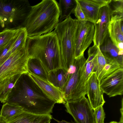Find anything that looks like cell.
Returning a JSON list of instances; mask_svg holds the SVG:
<instances>
[{"instance_id": "cell-1", "label": "cell", "mask_w": 123, "mask_h": 123, "mask_svg": "<svg viewBox=\"0 0 123 123\" xmlns=\"http://www.w3.org/2000/svg\"><path fill=\"white\" fill-rule=\"evenodd\" d=\"M6 102L18 105L25 111L39 115L52 113L55 104L43 92L28 74L21 75Z\"/></svg>"}, {"instance_id": "cell-2", "label": "cell", "mask_w": 123, "mask_h": 123, "mask_svg": "<svg viewBox=\"0 0 123 123\" xmlns=\"http://www.w3.org/2000/svg\"><path fill=\"white\" fill-rule=\"evenodd\" d=\"M25 47L29 57L39 59L48 72L61 68L59 39L54 31L27 37Z\"/></svg>"}, {"instance_id": "cell-3", "label": "cell", "mask_w": 123, "mask_h": 123, "mask_svg": "<svg viewBox=\"0 0 123 123\" xmlns=\"http://www.w3.org/2000/svg\"><path fill=\"white\" fill-rule=\"evenodd\" d=\"M25 25L27 36H38L50 32L59 22L58 3L55 0H43L31 6Z\"/></svg>"}, {"instance_id": "cell-4", "label": "cell", "mask_w": 123, "mask_h": 123, "mask_svg": "<svg viewBox=\"0 0 123 123\" xmlns=\"http://www.w3.org/2000/svg\"><path fill=\"white\" fill-rule=\"evenodd\" d=\"M31 6L27 0H0V32L25 28Z\"/></svg>"}, {"instance_id": "cell-5", "label": "cell", "mask_w": 123, "mask_h": 123, "mask_svg": "<svg viewBox=\"0 0 123 123\" xmlns=\"http://www.w3.org/2000/svg\"><path fill=\"white\" fill-rule=\"evenodd\" d=\"M79 21L70 16L59 22L55 29L60 48L61 68L67 71L75 61V39Z\"/></svg>"}, {"instance_id": "cell-6", "label": "cell", "mask_w": 123, "mask_h": 123, "mask_svg": "<svg viewBox=\"0 0 123 123\" xmlns=\"http://www.w3.org/2000/svg\"><path fill=\"white\" fill-rule=\"evenodd\" d=\"M29 58L25 47L11 54L0 66V81L17 74H28Z\"/></svg>"}, {"instance_id": "cell-7", "label": "cell", "mask_w": 123, "mask_h": 123, "mask_svg": "<svg viewBox=\"0 0 123 123\" xmlns=\"http://www.w3.org/2000/svg\"><path fill=\"white\" fill-rule=\"evenodd\" d=\"M85 96L66 101L65 104L66 111L72 116L76 123H96L93 110Z\"/></svg>"}, {"instance_id": "cell-8", "label": "cell", "mask_w": 123, "mask_h": 123, "mask_svg": "<svg viewBox=\"0 0 123 123\" xmlns=\"http://www.w3.org/2000/svg\"><path fill=\"white\" fill-rule=\"evenodd\" d=\"M86 59L84 55L75 59L67 71L68 74L63 93L66 101H73L74 92L82 73Z\"/></svg>"}, {"instance_id": "cell-9", "label": "cell", "mask_w": 123, "mask_h": 123, "mask_svg": "<svg viewBox=\"0 0 123 123\" xmlns=\"http://www.w3.org/2000/svg\"><path fill=\"white\" fill-rule=\"evenodd\" d=\"M94 32V24L87 21H79L75 37V59L84 55L93 41Z\"/></svg>"}, {"instance_id": "cell-10", "label": "cell", "mask_w": 123, "mask_h": 123, "mask_svg": "<svg viewBox=\"0 0 123 123\" xmlns=\"http://www.w3.org/2000/svg\"><path fill=\"white\" fill-rule=\"evenodd\" d=\"M100 87L110 97L123 94V68H120L100 81Z\"/></svg>"}, {"instance_id": "cell-11", "label": "cell", "mask_w": 123, "mask_h": 123, "mask_svg": "<svg viewBox=\"0 0 123 123\" xmlns=\"http://www.w3.org/2000/svg\"><path fill=\"white\" fill-rule=\"evenodd\" d=\"M110 21L108 5L100 8L98 19L94 24L95 32L93 40L94 45L99 46L109 35L108 27Z\"/></svg>"}, {"instance_id": "cell-12", "label": "cell", "mask_w": 123, "mask_h": 123, "mask_svg": "<svg viewBox=\"0 0 123 123\" xmlns=\"http://www.w3.org/2000/svg\"><path fill=\"white\" fill-rule=\"evenodd\" d=\"M97 54L96 51L93 50L88 51V57L75 90L73 100H77L86 94L87 83L91 74L94 72Z\"/></svg>"}, {"instance_id": "cell-13", "label": "cell", "mask_w": 123, "mask_h": 123, "mask_svg": "<svg viewBox=\"0 0 123 123\" xmlns=\"http://www.w3.org/2000/svg\"><path fill=\"white\" fill-rule=\"evenodd\" d=\"M100 81L94 72L89 78L87 83L86 94L93 110L99 106H103L105 102L103 97L104 93L100 87Z\"/></svg>"}, {"instance_id": "cell-14", "label": "cell", "mask_w": 123, "mask_h": 123, "mask_svg": "<svg viewBox=\"0 0 123 123\" xmlns=\"http://www.w3.org/2000/svg\"><path fill=\"white\" fill-rule=\"evenodd\" d=\"M28 74L43 92L50 99L55 103L64 104L66 103L63 92L48 80L41 78L31 73L28 72Z\"/></svg>"}, {"instance_id": "cell-15", "label": "cell", "mask_w": 123, "mask_h": 123, "mask_svg": "<svg viewBox=\"0 0 123 123\" xmlns=\"http://www.w3.org/2000/svg\"><path fill=\"white\" fill-rule=\"evenodd\" d=\"M86 21L94 24L98 18L100 8L108 5L111 0H76Z\"/></svg>"}, {"instance_id": "cell-16", "label": "cell", "mask_w": 123, "mask_h": 123, "mask_svg": "<svg viewBox=\"0 0 123 123\" xmlns=\"http://www.w3.org/2000/svg\"><path fill=\"white\" fill-rule=\"evenodd\" d=\"M99 48L101 53L107 60L116 61L123 66V51L119 50L112 41L109 35Z\"/></svg>"}, {"instance_id": "cell-17", "label": "cell", "mask_w": 123, "mask_h": 123, "mask_svg": "<svg viewBox=\"0 0 123 123\" xmlns=\"http://www.w3.org/2000/svg\"><path fill=\"white\" fill-rule=\"evenodd\" d=\"M52 118L50 114L37 115L24 111L6 120L0 119L5 123H44Z\"/></svg>"}, {"instance_id": "cell-18", "label": "cell", "mask_w": 123, "mask_h": 123, "mask_svg": "<svg viewBox=\"0 0 123 123\" xmlns=\"http://www.w3.org/2000/svg\"><path fill=\"white\" fill-rule=\"evenodd\" d=\"M68 74L67 71L59 68L48 73V80L63 92Z\"/></svg>"}, {"instance_id": "cell-19", "label": "cell", "mask_w": 123, "mask_h": 123, "mask_svg": "<svg viewBox=\"0 0 123 123\" xmlns=\"http://www.w3.org/2000/svg\"><path fill=\"white\" fill-rule=\"evenodd\" d=\"M22 74H18L0 81V101L6 103L18 80Z\"/></svg>"}, {"instance_id": "cell-20", "label": "cell", "mask_w": 123, "mask_h": 123, "mask_svg": "<svg viewBox=\"0 0 123 123\" xmlns=\"http://www.w3.org/2000/svg\"><path fill=\"white\" fill-rule=\"evenodd\" d=\"M108 29L109 37L117 47L123 42V20L110 22Z\"/></svg>"}, {"instance_id": "cell-21", "label": "cell", "mask_w": 123, "mask_h": 123, "mask_svg": "<svg viewBox=\"0 0 123 123\" xmlns=\"http://www.w3.org/2000/svg\"><path fill=\"white\" fill-rule=\"evenodd\" d=\"M27 67L28 72L48 80V72L39 59L29 57L27 62Z\"/></svg>"}, {"instance_id": "cell-22", "label": "cell", "mask_w": 123, "mask_h": 123, "mask_svg": "<svg viewBox=\"0 0 123 123\" xmlns=\"http://www.w3.org/2000/svg\"><path fill=\"white\" fill-rule=\"evenodd\" d=\"M108 6L110 22L123 20V0H111Z\"/></svg>"}, {"instance_id": "cell-23", "label": "cell", "mask_w": 123, "mask_h": 123, "mask_svg": "<svg viewBox=\"0 0 123 123\" xmlns=\"http://www.w3.org/2000/svg\"><path fill=\"white\" fill-rule=\"evenodd\" d=\"M24 111V108L19 105L6 102L3 105L1 108L0 119L3 120H6Z\"/></svg>"}, {"instance_id": "cell-24", "label": "cell", "mask_w": 123, "mask_h": 123, "mask_svg": "<svg viewBox=\"0 0 123 123\" xmlns=\"http://www.w3.org/2000/svg\"><path fill=\"white\" fill-rule=\"evenodd\" d=\"M77 5L76 0H60L58 4L60 17L59 22L67 18L72 13Z\"/></svg>"}, {"instance_id": "cell-25", "label": "cell", "mask_w": 123, "mask_h": 123, "mask_svg": "<svg viewBox=\"0 0 123 123\" xmlns=\"http://www.w3.org/2000/svg\"><path fill=\"white\" fill-rule=\"evenodd\" d=\"M121 68H123V66L120 65L117 62L108 60L99 74L98 77V79L100 81Z\"/></svg>"}, {"instance_id": "cell-26", "label": "cell", "mask_w": 123, "mask_h": 123, "mask_svg": "<svg viewBox=\"0 0 123 123\" xmlns=\"http://www.w3.org/2000/svg\"><path fill=\"white\" fill-rule=\"evenodd\" d=\"M5 30L0 32V51L3 49L11 41L19 30Z\"/></svg>"}, {"instance_id": "cell-27", "label": "cell", "mask_w": 123, "mask_h": 123, "mask_svg": "<svg viewBox=\"0 0 123 123\" xmlns=\"http://www.w3.org/2000/svg\"><path fill=\"white\" fill-rule=\"evenodd\" d=\"M21 28L9 43L2 50L0 51V66L3 64L12 54L10 50L15 42L19 33Z\"/></svg>"}, {"instance_id": "cell-28", "label": "cell", "mask_w": 123, "mask_h": 123, "mask_svg": "<svg viewBox=\"0 0 123 123\" xmlns=\"http://www.w3.org/2000/svg\"><path fill=\"white\" fill-rule=\"evenodd\" d=\"M98 50L95 59L94 72L98 77L102 70L108 61L105 58L101 53L99 46H98Z\"/></svg>"}, {"instance_id": "cell-29", "label": "cell", "mask_w": 123, "mask_h": 123, "mask_svg": "<svg viewBox=\"0 0 123 123\" xmlns=\"http://www.w3.org/2000/svg\"><path fill=\"white\" fill-rule=\"evenodd\" d=\"M93 111L96 123H104L105 114L103 106L98 107L93 110Z\"/></svg>"}, {"instance_id": "cell-30", "label": "cell", "mask_w": 123, "mask_h": 123, "mask_svg": "<svg viewBox=\"0 0 123 123\" xmlns=\"http://www.w3.org/2000/svg\"><path fill=\"white\" fill-rule=\"evenodd\" d=\"M76 6L74 10L73 13L74 14L77 19L79 22L86 21L85 17L81 9V7L77 1Z\"/></svg>"}, {"instance_id": "cell-31", "label": "cell", "mask_w": 123, "mask_h": 123, "mask_svg": "<svg viewBox=\"0 0 123 123\" xmlns=\"http://www.w3.org/2000/svg\"><path fill=\"white\" fill-rule=\"evenodd\" d=\"M123 98H122V106L121 108L120 109V111L121 113V117L120 119V120L118 123H123Z\"/></svg>"}, {"instance_id": "cell-32", "label": "cell", "mask_w": 123, "mask_h": 123, "mask_svg": "<svg viewBox=\"0 0 123 123\" xmlns=\"http://www.w3.org/2000/svg\"><path fill=\"white\" fill-rule=\"evenodd\" d=\"M53 118L58 123H74L72 121L71 122H67L64 120H62L61 121H59L58 120H56V119Z\"/></svg>"}, {"instance_id": "cell-33", "label": "cell", "mask_w": 123, "mask_h": 123, "mask_svg": "<svg viewBox=\"0 0 123 123\" xmlns=\"http://www.w3.org/2000/svg\"><path fill=\"white\" fill-rule=\"evenodd\" d=\"M108 123H118L116 121H113L111 122Z\"/></svg>"}, {"instance_id": "cell-34", "label": "cell", "mask_w": 123, "mask_h": 123, "mask_svg": "<svg viewBox=\"0 0 123 123\" xmlns=\"http://www.w3.org/2000/svg\"><path fill=\"white\" fill-rule=\"evenodd\" d=\"M51 122V120H50L48 121H47L44 123H50Z\"/></svg>"}, {"instance_id": "cell-35", "label": "cell", "mask_w": 123, "mask_h": 123, "mask_svg": "<svg viewBox=\"0 0 123 123\" xmlns=\"http://www.w3.org/2000/svg\"><path fill=\"white\" fill-rule=\"evenodd\" d=\"M0 123H5L4 121L0 120Z\"/></svg>"}]
</instances>
